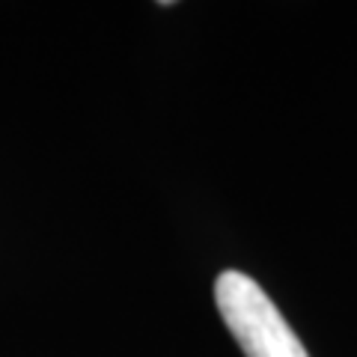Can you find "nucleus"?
Returning <instances> with one entry per match:
<instances>
[{"instance_id": "obj_1", "label": "nucleus", "mask_w": 357, "mask_h": 357, "mask_svg": "<svg viewBox=\"0 0 357 357\" xmlns=\"http://www.w3.org/2000/svg\"><path fill=\"white\" fill-rule=\"evenodd\" d=\"M215 301L229 333L248 357H310L298 333L253 277L223 271L215 283Z\"/></svg>"}]
</instances>
